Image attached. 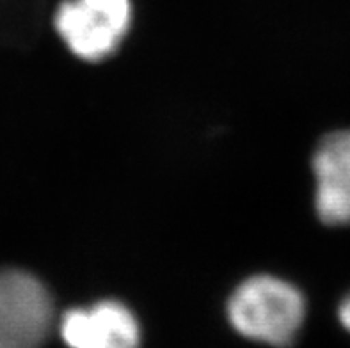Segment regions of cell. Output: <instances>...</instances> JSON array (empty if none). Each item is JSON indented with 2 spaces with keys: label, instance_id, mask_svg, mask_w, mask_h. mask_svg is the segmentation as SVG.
Here are the masks:
<instances>
[{
  "label": "cell",
  "instance_id": "cell-6",
  "mask_svg": "<svg viewBox=\"0 0 350 348\" xmlns=\"http://www.w3.org/2000/svg\"><path fill=\"white\" fill-rule=\"evenodd\" d=\"M340 322L347 331H350V295L340 306Z\"/></svg>",
  "mask_w": 350,
  "mask_h": 348
},
{
  "label": "cell",
  "instance_id": "cell-5",
  "mask_svg": "<svg viewBox=\"0 0 350 348\" xmlns=\"http://www.w3.org/2000/svg\"><path fill=\"white\" fill-rule=\"evenodd\" d=\"M317 215L327 226L350 224V130L320 141L313 157Z\"/></svg>",
  "mask_w": 350,
  "mask_h": 348
},
{
  "label": "cell",
  "instance_id": "cell-1",
  "mask_svg": "<svg viewBox=\"0 0 350 348\" xmlns=\"http://www.w3.org/2000/svg\"><path fill=\"white\" fill-rule=\"evenodd\" d=\"M306 314L297 288L272 276H254L233 291L228 304L231 325L249 340L286 348L295 341Z\"/></svg>",
  "mask_w": 350,
  "mask_h": 348
},
{
  "label": "cell",
  "instance_id": "cell-4",
  "mask_svg": "<svg viewBox=\"0 0 350 348\" xmlns=\"http://www.w3.org/2000/svg\"><path fill=\"white\" fill-rule=\"evenodd\" d=\"M70 348H139L141 329L126 306L105 300L89 309H71L61 320Z\"/></svg>",
  "mask_w": 350,
  "mask_h": 348
},
{
  "label": "cell",
  "instance_id": "cell-2",
  "mask_svg": "<svg viewBox=\"0 0 350 348\" xmlns=\"http://www.w3.org/2000/svg\"><path fill=\"white\" fill-rule=\"evenodd\" d=\"M132 22L130 0H66L55 14V29L82 61L98 62L118 50Z\"/></svg>",
  "mask_w": 350,
  "mask_h": 348
},
{
  "label": "cell",
  "instance_id": "cell-3",
  "mask_svg": "<svg viewBox=\"0 0 350 348\" xmlns=\"http://www.w3.org/2000/svg\"><path fill=\"white\" fill-rule=\"evenodd\" d=\"M53 323L43 282L23 270H0V348H41Z\"/></svg>",
  "mask_w": 350,
  "mask_h": 348
}]
</instances>
